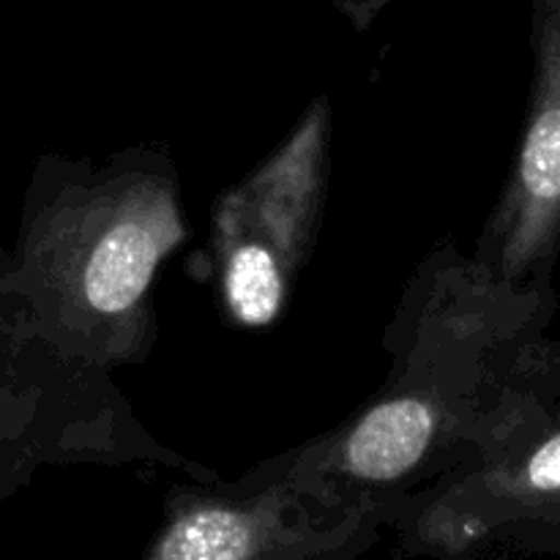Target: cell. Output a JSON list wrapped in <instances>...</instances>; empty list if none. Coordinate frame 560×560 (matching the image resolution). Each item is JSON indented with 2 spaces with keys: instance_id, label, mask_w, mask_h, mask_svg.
Returning a JSON list of instances; mask_svg holds the SVG:
<instances>
[{
  "instance_id": "3957f363",
  "label": "cell",
  "mask_w": 560,
  "mask_h": 560,
  "mask_svg": "<svg viewBox=\"0 0 560 560\" xmlns=\"http://www.w3.org/2000/svg\"><path fill=\"white\" fill-rule=\"evenodd\" d=\"M435 413L419 397H397L372 408L350 432L345 465L370 481H394L413 470L430 448Z\"/></svg>"
},
{
  "instance_id": "6da1fadb",
  "label": "cell",
  "mask_w": 560,
  "mask_h": 560,
  "mask_svg": "<svg viewBox=\"0 0 560 560\" xmlns=\"http://www.w3.org/2000/svg\"><path fill=\"white\" fill-rule=\"evenodd\" d=\"M560 233V0H550L534 113L503 213V262L520 273L545 260Z\"/></svg>"
},
{
  "instance_id": "5b68a950",
  "label": "cell",
  "mask_w": 560,
  "mask_h": 560,
  "mask_svg": "<svg viewBox=\"0 0 560 560\" xmlns=\"http://www.w3.org/2000/svg\"><path fill=\"white\" fill-rule=\"evenodd\" d=\"M224 293L241 323L266 326L279 315L284 299L282 262L262 246L235 241L224 262Z\"/></svg>"
},
{
  "instance_id": "7a4b0ae2",
  "label": "cell",
  "mask_w": 560,
  "mask_h": 560,
  "mask_svg": "<svg viewBox=\"0 0 560 560\" xmlns=\"http://www.w3.org/2000/svg\"><path fill=\"white\" fill-rule=\"evenodd\" d=\"M175 244V228L167 213L151 208H126L98 235L82 271L88 304L102 315L131 310L151 284L164 252Z\"/></svg>"
},
{
  "instance_id": "277c9868",
  "label": "cell",
  "mask_w": 560,
  "mask_h": 560,
  "mask_svg": "<svg viewBox=\"0 0 560 560\" xmlns=\"http://www.w3.org/2000/svg\"><path fill=\"white\" fill-rule=\"evenodd\" d=\"M255 550V525L233 509H197L170 525L156 560H246Z\"/></svg>"
}]
</instances>
